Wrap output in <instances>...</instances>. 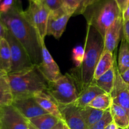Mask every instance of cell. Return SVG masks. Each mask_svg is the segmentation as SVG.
Here are the masks:
<instances>
[{"mask_svg":"<svg viewBox=\"0 0 129 129\" xmlns=\"http://www.w3.org/2000/svg\"><path fill=\"white\" fill-rule=\"evenodd\" d=\"M73 15L69 13L64 7L50 11L47 27V34L52 35L58 39L62 36L66 28L67 23Z\"/></svg>","mask_w":129,"mask_h":129,"instance_id":"9c48e42d","label":"cell"},{"mask_svg":"<svg viewBox=\"0 0 129 129\" xmlns=\"http://www.w3.org/2000/svg\"><path fill=\"white\" fill-rule=\"evenodd\" d=\"M115 78V69L114 66L96 79H93L91 84H94L107 94H111L113 90Z\"/></svg>","mask_w":129,"mask_h":129,"instance_id":"ac0fdd59","label":"cell"},{"mask_svg":"<svg viewBox=\"0 0 129 129\" xmlns=\"http://www.w3.org/2000/svg\"><path fill=\"white\" fill-rule=\"evenodd\" d=\"M0 129H2V126H1V120H0Z\"/></svg>","mask_w":129,"mask_h":129,"instance_id":"b9f144b4","label":"cell"},{"mask_svg":"<svg viewBox=\"0 0 129 129\" xmlns=\"http://www.w3.org/2000/svg\"><path fill=\"white\" fill-rule=\"evenodd\" d=\"M7 30L8 29L6 28L5 23L3 21L2 18H1V14L0 13V40L5 38Z\"/></svg>","mask_w":129,"mask_h":129,"instance_id":"d6a6232c","label":"cell"},{"mask_svg":"<svg viewBox=\"0 0 129 129\" xmlns=\"http://www.w3.org/2000/svg\"><path fill=\"white\" fill-rule=\"evenodd\" d=\"M64 129H70L68 127V125L64 123Z\"/></svg>","mask_w":129,"mask_h":129,"instance_id":"60d3db41","label":"cell"},{"mask_svg":"<svg viewBox=\"0 0 129 129\" xmlns=\"http://www.w3.org/2000/svg\"><path fill=\"white\" fill-rule=\"evenodd\" d=\"M63 7L73 15H74L76 11L79 7L78 0H62Z\"/></svg>","mask_w":129,"mask_h":129,"instance_id":"f1b7e54d","label":"cell"},{"mask_svg":"<svg viewBox=\"0 0 129 129\" xmlns=\"http://www.w3.org/2000/svg\"><path fill=\"white\" fill-rule=\"evenodd\" d=\"M3 1V0H0V4H1V2H2V1Z\"/></svg>","mask_w":129,"mask_h":129,"instance_id":"ee69618b","label":"cell"},{"mask_svg":"<svg viewBox=\"0 0 129 129\" xmlns=\"http://www.w3.org/2000/svg\"><path fill=\"white\" fill-rule=\"evenodd\" d=\"M115 78L110 95L113 103L124 108L129 117V86L123 81L117 66H115Z\"/></svg>","mask_w":129,"mask_h":129,"instance_id":"8fae6325","label":"cell"},{"mask_svg":"<svg viewBox=\"0 0 129 129\" xmlns=\"http://www.w3.org/2000/svg\"><path fill=\"white\" fill-rule=\"evenodd\" d=\"M84 57V49L83 47L78 45L73 49L72 58L75 64L76 68H79L82 64Z\"/></svg>","mask_w":129,"mask_h":129,"instance_id":"484cf974","label":"cell"},{"mask_svg":"<svg viewBox=\"0 0 129 129\" xmlns=\"http://www.w3.org/2000/svg\"><path fill=\"white\" fill-rule=\"evenodd\" d=\"M120 10L123 13L129 5V0H115Z\"/></svg>","mask_w":129,"mask_h":129,"instance_id":"836d02e7","label":"cell"},{"mask_svg":"<svg viewBox=\"0 0 129 129\" xmlns=\"http://www.w3.org/2000/svg\"><path fill=\"white\" fill-rule=\"evenodd\" d=\"M2 129H28V120L11 105L0 107Z\"/></svg>","mask_w":129,"mask_h":129,"instance_id":"ba28073f","label":"cell"},{"mask_svg":"<svg viewBox=\"0 0 129 129\" xmlns=\"http://www.w3.org/2000/svg\"><path fill=\"white\" fill-rule=\"evenodd\" d=\"M105 111L87 107L80 108V113L86 125L89 129L103 117Z\"/></svg>","mask_w":129,"mask_h":129,"instance_id":"ffe728a7","label":"cell"},{"mask_svg":"<svg viewBox=\"0 0 129 129\" xmlns=\"http://www.w3.org/2000/svg\"><path fill=\"white\" fill-rule=\"evenodd\" d=\"M6 28L22 44L34 65L42 59V44L35 28L24 15L21 1L5 13H1Z\"/></svg>","mask_w":129,"mask_h":129,"instance_id":"6da1fadb","label":"cell"},{"mask_svg":"<svg viewBox=\"0 0 129 129\" xmlns=\"http://www.w3.org/2000/svg\"><path fill=\"white\" fill-rule=\"evenodd\" d=\"M60 120L50 114H45L28 120V122L37 129H52Z\"/></svg>","mask_w":129,"mask_h":129,"instance_id":"603a6c76","label":"cell"},{"mask_svg":"<svg viewBox=\"0 0 129 129\" xmlns=\"http://www.w3.org/2000/svg\"><path fill=\"white\" fill-rule=\"evenodd\" d=\"M5 73V72H3V71H0V75H1V74H2L3 73Z\"/></svg>","mask_w":129,"mask_h":129,"instance_id":"7bdbcfd3","label":"cell"},{"mask_svg":"<svg viewBox=\"0 0 129 129\" xmlns=\"http://www.w3.org/2000/svg\"><path fill=\"white\" fill-rule=\"evenodd\" d=\"M122 18L124 21H128L129 20V5H128L125 10L122 13Z\"/></svg>","mask_w":129,"mask_h":129,"instance_id":"d590c367","label":"cell"},{"mask_svg":"<svg viewBox=\"0 0 129 129\" xmlns=\"http://www.w3.org/2000/svg\"><path fill=\"white\" fill-rule=\"evenodd\" d=\"M30 2H34L35 3H41V0H29Z\"/></svg>","mask_w":129,"mask_h":129,"instance_id":"ab89813d","label":"cell"},{"mask_svg":"<svg viewBox=\"0 0 129 129\" xmlns=\"http://www.w3.org/2000/svg\"><path fill=\"white\" fill-rule=\"evenodd\" d=\"M13 100L8 74L4 73L0 75V107L11 105Z\"/></svg>","mask_w":129,"mask_h":129,"instance_id":"e0dca14e","label":"cell"},{"mask_svg":"<svg viewBox=\"0 0 129 129\" xmlns=\"http://www.w3.org/2000/svg\"><path fill=\"white\" fill-rule=\"evenodd\" d=\"M47 93L59 106L73 104L79 96L76 83L69 74L62 75L54 82H49Z\"/></svg>","mask_w":129,"mask_h":129,"instance_id":"5b68a950","label":"cell"},{"mask_svg":"<svg viewBox=\"0 0 129 129\" xmlns=\"http://www.w3.org/2000/svg\"><path fill=\"white\" fill-rule=\"evenodd\" d=\"M39 105L48 113L63 121L59 105L52 97L46 92H39L34 96Z\"/></svg>","mask_w":129,"mask_h":129,"instance_id":"9a60e30c","label":"cell"},{"mask_svg":"<svg viewBox=\"0 0 129 129\" xmlns=\"http://www.w3.org/2000/svg\"><path fill=\"white\" fill-rule=\"evenodd\" d=\"M105 129H119V127H118V125H117L113 121V122H111L110 123H109Z\"/></svg>","mask_w":129,"mask_h":129,"instance_id":"8d00e7d4","label":"cell"},{"mask_svg":"<svg viewBox=\"0 0 129 129\" xmlns=\"http://www.w3.org/2000/svg\"><path fill=\"white\" fill-rule=\"evenodd\" d=\"M110 113L113 121L120 128L127 129L129 127V117L124 108L113 103L111 106Z\"/></svg>","mask_w":129,"mask_h":129,"instance_id":"7402d4cb","label":"cell"},{"mask_svg":"<svg viewBox=\"0 0 129 129\" xmlns=\"http://www.w3.org/2000/svg\"><path fill=\"white\" fill-rule=\"evenodd\" d=\"M127 129H128V128H127Z\"/></svg>","mask_w":129,"mask_h":129,"instance_id":"c3c4849f","label":"cell"},{"mask_svg":"<svg viewBox=\"0 0 129 129\" xmlns=\"http://www.w3.org/2000/svg\"><path fill=\"white\" fill-rule=\"evenodd\" d=\"M42 59L37 65L40 71L49 82H54L62 76L57 64L55 62L45 46V43L42 44Z\"/></svg>","mask_w":129,"mask_h":129,"instance_id":"7c38bea8","label":"cell"},{"mask_svg":"<svg viewBox=\"0 0 129 129\" xmlns=\"http://www.w3.org/2000/svg\"><path fill=\"white\" fill-rule=\"evenodd\" d=\"M112 122H113V118L110 113V109L107 110L105 112L103 117L89 129H105Z\"/></svg>","mask_w":129,"mask_h":129,"instance_id":"4316f807","label":"cell"},{"mask_svg":"<svg viewBox=\"0 0 129 129\" xmlns=\"http://www.w3.org/2000/svg\"><path fill=\"white\" fill-rule=\"evenodd\" d=\"M123 38L129 44V20L125 21H123Z\"/></svg>","mask_w":129,"mask_h":129,"instance_id":"1f68e13d","label":"cell"},{"mask_svg":"<svg viewBox=\"0 0 129 129\" xmlns=\"http://www.w3.org/2000/svg\"><path fill=\"white\" fill-rule=\"evenodd\" d=\"M128 129H129V127H128Z\"/></svg>","mask_w":129,"mask_h":129,"instance_id":"7dc6e473","label":"cell"},{"mask_svg":"<svg viewBox=\"0 0 129 129\" xmlns=\"http://www.w3.org/2000/svg\"><path fill=\"white\" fill-rule=\"evenodd\" d=\"M87 22L91 24L104 38L109 28L122 16L115 0H100L87 9Z\"/></svg>","mask_w":129,"mask_h":129,"instance_id":"277c9868","label":"cell"},{"mask_svg":"<svg viewBox=\"0 0 129 129\" xmlns=\"http://www.w3.org/2000/svg\"><path fill=\"white\" fill-rule=\"evenodd\" d=\"M121 78L123 80V81L129 86V69H127L125 71L120 74Z\"/></svg>","mask_w":129,"mask_h":129,"instance_id":"e575fe53","label":"cell"},{"mask_svg":"<svg viewBox=\"0 0 129 129\" xmlns=\"http://www.w3.org/2000/svg\"><path fill=\"white\" fill-rule=\"evenodd\" d=\"M113 102L111 95L105 93L96 97L88 106L96 109L106 111L110 108Z\"/></svg>","mask_w":129,"mask_h":129,"instance_id":"d4e9b609","label":"cell"},{"mask_svg":"<svg viewBox=\"0 0 129 129\" xmlns=\"http://www.w3.org/2000/svg\"><path fill=\"white\" fill-rule=\"evenodd\" d=\"M20 1V0H3L0 4V13H7Z\"/></svg>","mask_w":129,"mask_h":129,"instance_id":"4dcf8cb0","label":"cell"},{"mask_svg":"<svg viewBox=\"0 0 129 129\" xmlns=\"http://www.w3.org/2000/svg\"><path fill=\"white\" fill-rule=\"evenodd\" d=\"M119 129H123V128H119Z\"/></svg>","mask_w":129,"mask_h":129,"instance_id":"f6af8a7d","label":"cell"},{"mask_svg":"<svg viewBox=\"0 0 129 129\" xmlns=\"http://www.w3.org/2000/svg\"><path fill=\"white\" fill-rule=\"evenodd\" d=\"M12 105L28 120L39 116L49 114L39 105L34 96L15 98Z\"/></svg>","mask_w":129,"mask_h":129,"instance_id":"30bf717a","label":"cell"},{"mask_svg":"<svg viewBox=\"0 0 129 129\" xmlns=\"http://www.w3.org/2000/svg\"><path fill=\"white\" fill-rule=\"evenodd\" d=\"M28 129H37L35 126L33 125L31 123L28 122Z\"/></svg>","mask_w":129,"mask_h":129,"instance_id":"f35d334b","label":"cell"},{"mask_svg":"<svg viewBox=\"0 0 129 129\" xmlns=\"http://www.w3.org/2000/svg\"><path fill=\"white\" fill-rule=\"evenodd\" d=\"M100 1V0H78L79 7L77 11H76L74 15L84 14L87 9Z\"/></svg>","mask_w":129,"mask_h":129,"instance_id":"83f0119b","label":"cell"},{"mask_svg":"<svg viewBox=\"0 0 129 129\" xmlns=\"http://www.w3.org/2000/svg\"><path fill=\"white\" fill-rule=\"evenodd\" d=\"M52 129H64V122L60 121Z\"/></svg>","mask_w":129,"mask_h":129,"instance_id":"74e56055","label":"cell"},{"mask_svg":"<svg viewBox=\"0 0 129 129\" xmlns=\"http://www.w3.org/2000/svg\"><path fill=\"white\" fill-rule=\"evenodd\" d=\"M115 61L113 53L103 51L98 61L94 73V79H96L114 66Z\"/></svg>","mask_w":129,"mask_h":129,"instance_id":"d6986e66","label":"cell"},{"mask_svg":"<svg viewBox=\"0 0 129 129\" xmlns=\"http://www.w3.org/2000/svg\"><path fill=\"white\" fill-rule=\"evenodd\" d=\"M50 12V10L42 2H30L28 8L24 11L25 17L35 28L42 44L45 43L44 39L47 35V27Z\"/></svg>","mask_w":129,"mask_h":129,"instance_id":"8992f818","label":"cell"},{"mask_svg":"<svg viewBox=\"0 0 129 129\" xmlns=\"http://www.w3.org/2000/svg\"><path fill=\"white\" fill-rule=\"evenodd\" d=\"M11 55L10 45L5 38L0 40V68L5 73L11 72Z\"/></svg>","mask_w":129,"mask_h":129,"instance_id":"44dd1931","label":"cell"},{"mask_svg":"<svg viewBox=\"0 0 129 129\" xmlns=\"http://www.w3.org/2000/svg\"><path fill=\"white\" fill-rule=\"evenodd\" d=\"M0 71H1V68H0Z\"/></svg>","mask_w":129,"mask_h":129,"instance_id":"bcb514c9","label":"cell"},{"mask_svg":"<svg viewBox=\"0 0 129 129\" xmlns=\"http://www.w3.org/2000/svg\"><path fill=\"white\" fill-rule=\"evenodd\" d=\"M103 93H105V92L99 87L94 84H91L79 93L78 99L73 105L79 108L87 107L96 97Z\"/></svg>","mask_w":129,"mask_h":129,"instance_id":"2e32d148","label":"cell"},{"mask_svg":"<svg viewBox=\"0 0 129 129\" xmlns=\"http://www.w3.org/2000/svg\"><path fill=\"white\" fill-rule=\"evenodd\" d=\"M117 68L120 74L129 69V44L124 38L122 39L119 49Z\"/></svg>","mask_w":129,"mask_h":129,"instance_id":"cb8c5ba5","label":"cell"},{"mask_svg":"<svg viewBox=\"0 0 129 129\" xmlns=\"http://www.w3.org/2000/svg\"><path fill=\"white\" fill-rule=\"evenodd\" d=\"M63 122L70 129H88L80 113V108L73 104L59 106Z\"/></svg>","mask_w":129,"mask_h":129,"instance_id":"4fadbf2b","label":"cell"},{"mask_svg":"<svg viewBox=\"0 0 129 129\" xmlns=\"http://www.w3.org/2000/svg\"><path fill=\"white\" fill-rule=\"evenodd\" d=\"M5 39L8 42L11 50V65L10 73L21 71L34 65L25 47L8 30L6 31Z\"/></svg>","mask_w":129,"mask_h":129,"instance_id":"52a82bcc","label":"cell"},{"mask_svg":"<svg viewBox=\"0 0 129 129\" xmlns=\"http://www.w3.org/2000/svg\"><path fill=\"white\" fill-rule=\"evenodd\" d=\"M84 57L79 68L71 71L79 94L94 79V73L98 61L104 51V39L100 33L91 23H87L86 35L84 42Z\"/></svg>","mask_w":129,"mask_h":129,"instance_id":"7a4b0ae2","label":"cell"},{"mask_svg":"<svg viewBox=\"0 0 129 129\" xmlns=\"http://www.w3.org/2000/svg\"><path fill=\"white\" fill-rule=\"evenodd\" d=\"M41 2L50 10V11L57 10L63 6L62 0H41Z\"/></svg>","mask_w":129,"mask_h":129,"instance_id":"f546056e","label":"cell"},{"mask_svg":"<svg viewBox=\"0 0 129 129\" xmlns=\"http://www.w3.org/2000/svg\"><path fill=\"white\" fill-rule=\"evenodd\" d=\"M13 98L34 96L39 92H47L49 82L37 65L21 71L8 74Z\"/></svg>","mask_w":129,"mask_h":129,"instance_id":"3957f363","label":"cell"},{"mask_svg":"<svg viewBox=\"0 0 129 129\" xmlns=\"http://www.w3.org/2000/svg\"><path fill=\"white\" fill-rule=\"evenodd\" d=\"M123 20L122 16L118 18L109 28L105 35L104 50L113 53L119 42L122 31H123Z\"/></svg>","mask_w":129,"mask_h":129,"instance_id":"5bb4252c","label":"cell"}]
</instances>
